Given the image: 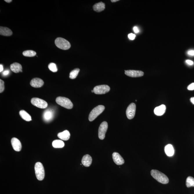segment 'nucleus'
Listing matches in <instances>:
<instances>
[{
    "label": "nucleus",
    "mask_w": 194,
    "mask_h": 194,
    "mask_svg": "<svg viewBox=\"0 0 194 194\" xmlns=\"http://www.w3.org/2000/svg\"><path fill=\"white\" fill-rule=\"evenodd\" d=\"M151 174L152 176L159 183L163 184H167L169 183V179L166 175L157 170H151Z\"/></svg>",
    "instance_id": "1"
},
{
    "label": "nucleus",
    "mask_w": 194,
    "mask_h": 194,
    "mask_svg": "<svg viewBox=\"0 0 194 194\" xmlns=\"http://www.w3.org/2000/svg\"><path fill=\"white\" fill-rule=\"evenodd\" d=\"M56 103L66 109H72L73 107V104L71 101L67 98L59 97L56 99Z\"/></svg>",
    "instance_id": "2"
},
{
    "label": "nucleus",
    "mask_w": 194,
    "mask_h": 194,
    "mask_svg": "<svg viewBox=\"0 0 194 194\" xmlns=\"http://www.w3.org/2000/svg\"><path fill=\"white\" fill-rule=\"evenodd\" d=\"M105 109L104 106L99 105L94 108L90 112L88 119L90 122L94 121L97 117L103 112Z\"/></svg>",
    "instance_id": "3"
},
{
    "label": "nucleus",
    "mask_w": 194,
    "mask_h": 194,
    "mask_svg": "<svg viewBox=\"0 0 194 194\" xmlns=\"http://www.w3.org/2000/svg\"><path fill=\"white\" fill-rule=\"evenodd\" d=\"M35 171L36 177L39 180H43L45 177V171L43 164L40 162H37L35 165Z\"/></svg>",
    "instance_id": "4"
},
{
    "label": "nucleus",
    "mask_w": 194,
    "mask_h": 194,
    "mask_svg": "<svg viewBox=\"0 0 194 194\" xmlns=\"http://www.w3.org/2000/svg\"><path fill=\"white\" fill-rule=\"evenodd\" d=\"M55 43L57 47L64 50H67L71 47V45L68 41L61 37L57 38L55 40Z\"/></svg>",
    "instance_id": "5"
},
{
    "label": "nucleus",
    "mask_w": 194,
    "mask_h": 194,
    "mask_svg": "<svg viewBox=\"0 0 194 194\" xmlns=\"http://www.w3.org/2000/svg\"><path fill=\"white\" fill-rule=\"evenodd\" d=\"M31 103L34 106L40 109H45L48 106L47 102L43 99L38 98H33L31 99Z\"/></svg>",
    "instance_id": "6"
},
{
    "label": "nucleus",
    "mask_w": 194,
    "mask_h": 194,
    "mask_svg": "<svg viewBox=\"0 0 194 194\" xmlns=\"http://www.w3.org/2000/svg\"><path fill=\"white\" fill-rule=\"evenodd\" d=\"M110 90V88L107 85H101L97 86L94 88L93 91L95 94L97 95H101L106 94L109 92Z\"/></svg>",
    "instance_id": "7"
},
{
    "label": "nucleus",
    "mask_w": 194,
    "mask_h": 194,
    "mask_svg": "<svg viewBox=\"0 0 194 194\" xmlns=\"http://www.w3.org/2000/svg\"><path fill=\"white\" fill-rule=\"evenodd\" d=\"M108 128V124L106 122H103L101 124L99 127L98 136L99 139L103 140L104 139L105 134Z\"/></svg>",
    "instance_id": "8"
},
{
    "label": "nucleus",
    "mask_w": 194,
    "mask_h": 194,
    "mask_svg": "<svg viewBox=\"0 0 194 194\" xmlns=\"http://www.w3.org/2000/svg\"><path fill=\"white\" fill-rule=\"evenodd\" d=\"M136 110V105L135 103H132L129 105L126 112V115L128 119H132L134 117Z\"/></svg>",
    "instance_id": "9"
},
{
    "label": "nucleus",
    "mask_w": 194,
    "mask_h": 194,
    "mask_svg": "<svg viewBox=\"0 0 194 194\" xmlns=\"http://www.w3.org/2000/svg\"><path fill=\"white\" fill-rule=\"evenodd\" d=\"M125 74L127 76L131 77H141L144 75V73L142 71L133 70H125Z\"/></svg>",
    "instance_id": "10"
},
{
    "label": "nucleus",
    "mask_w": 194,
    "mask_h": 194,
    "mask_svg": "<svg viewBox=\"0 0 194 194\" xmlns=\"http://www.w3.org/2000/svg\"><path fill=\"white\" fill-rule=\"evenodd\" d=\"M11 144L13 149L16 151H20L21 150V144L19 139L16 138H13L11 139Z\"/></svg>",
    "instance_id": "11"
},
{
    "label": "nucleus",
    "mask_w": 194,
    "mask_h": 194,
    "mask_svg": "<svg viewBox=\"0 0 194 194\" xmlns=\"http://www.w3.org/2000/svg\"><path fill=\"white\" fill-rule=\"evenodd\" d=\"M112 157L114 162L117 165H123L124 163V159L118 153H114L112 155Z\"/></svg>",
    "instance_id": "12"
},
{
    "label": "nucleus",
    "mask_w": 194,
    "mask_h": 194,
    "mask_svg": "<svg viewBox=\"0 0 194 194\" xmlns=\"http://www.w3.org/2000/svg\"><path fill=\"white\" fill-rule=\"evenodd\" d=\"M44 84V82L42 79L39 78H36L32 79L30 82L31 86L35 88H40Z\"/></svg>",
    "instance_id": "13"
},
{
    "label": "nucleus",
    "mask_w": 194,
    "mask_h": 194,
    "mask_svg": "<svg viewBox=\"0 0 194 194\" xmlns=\"http://www.w3.org/2000/svg\"><path fill=\"white\" fill-rule=\"evenodd\" d=\"M92 162V158L89 155H86L82 157V163L85 167H89Z\"/></svg>",
    "instance_id": "14"
},
{
    "label": "nucleus",
    "mask_w": 194,
    "mask_h": 194,
    "mask_svg": "<svg viewBox=\"0 0 194 194\" xmlns=\"http://www.w3.org/2000/svg\"><path fill=\"white\" fill-rule=\"evenodd\" d=\"M54 117L53 111L51 110L48 109L44 112L43 114V118L46 122L50 121Z\"/></svg>",
    "instance_id": "15"
},
{
    "label": "nucleus",
    "mask_w": 194,
    "mask_h": 194,
    "mask_svg": "<svg viewBox=\"0 0 194 194\" xmlns=\"http://www.w3.org/2000/svg\"><path fill=\"white\" fill-rule=\"evenodd\" d=\"M166 106L164 105H162L155 108L154 113L157 116H161L164 114L166 111Z\"/></svg>",
    "instance_id": "16"
},
{
    "label": "nucleus",
    "mask_w": 194,
    "mask_h": 194,
    "mask_svg": "<svg viewBox=\"0 0 194 194\" xmlns=\"http://www.w3.org/2000/svg\"><path fill=\"white\" fill-rule=\"evenodd\" d=\"M10 69L14 73H18L22 72V66L18 63H14L10 66Z\"/></svg>",
    "instance_id": "17"
},
{
    "label": "nucleus",
    "mask_w": 194,
    "mask_h": 194,
    "mask_svg": "<svg viewBox=\"0 0 194 194\" xmlns=\"http://www.w3.org/2000/svg\"><path fill=\"white\" fill-rule=\"evenodd\" d=\"M58 137L60 139L63 140L67 141L70 139V133L68 130H65L63 132H60L58 134Z\"/></svg>",
    "instance_id": "18"
},
{
    "label": "nucleus",
    "mask_w": 194,
    "mask_h": 194,
    "mask_svg": "<svg viewBox=\"0 0 194 194\" xmlns=\"http://www.w3.org/2000/svg\"><path fill=\"white\" fill-rule=\"evenodd\" d=\"M0 34L4 36H10L12 34L11 30L7 27H0Z\"/></svg>",
    "instance_id": "19"
},
{
    "label": "nucleus",
    "mask_w": 194,
    "mask_h": 194,
    "mask_svg": "<svg viewBox=\"0 0 194 194\" xmlns=\"http://www.w3.org/2000/svg\"><path fill=\"white\" fill-rule=\"evenodd\" d=\"M93 8L94 11L99 12L103 11L105 10V4L102 2L97 3L93 6Z\"/></svg>",
    "instance_id": "20"
},
{
    "label": "nucleus",
    "mask_w": 194,
    "mask_h": 194,
    "mask_svg": "<svg viewBox=\"0 0 194 194\" xmlns=\"http://www.w3.org/2000/svg\"><path fill=\"white\" fill-rule=\"evenodd\" d=\"M165 154L168 156H172L174 154V150L173 146L171 144H168L165 147Z\"/></svg>",
    "instance_id": "21"
},
{
    "label": "nucleus",
    "mask_w": 194,
    "mask_h": 194,
    "mask_svg": "<svg viewBox=\"0 0 194 194\" xmlns=\"http://www.w3.org/2000/svg\"><path fill=\"white\" fill-rule=\"evenodd\" d=\"M19 114L21 118L26 121L29 122L32 120L31 116L25 110H21L19 111Z\"/></svg>",
    "instance_id": "22"
},
{
    "label": "nucleus",
    "mask_w": 194,
    "mask_h": 194,
    "mask_svg": "<svg viewBox=\"0 0 194 194\" xmlns=\"http://www.w3.org/2000/svg\"><path fill=\"white\" fill-rule=\"evenodd\" d=\"M52 145L55 148H61L64 147V143L61 140H55L52 143Z\"/></svg>",
    "instance_id": "23"
},
{
    "label": "nucleus",
    "mask_w": 194,
    "mask_h": 194,
    "mask_svg": "<svg viewBox=\"0 0 194 194\" xmlns=\"http://www.w3.org/2000/svg\"><path fill=\"white\" fill-rule=\"evenodd\" d=\"M186 186L188 188L194 186V178L193 177L189 176L186 178Z\"/></svg>",
    "instance_id": "24"
},
{
    "label": "nucleus",
    "mask_w": 194,
    "mask_h": 194,
    "mask_svg": "<svg viewBox=\"0 0 194 194\" xmlns=\"http://www.w3.org/2000/svg\"><path fill=\"white\" fill-rule=\"evenodd\" d=\"M79 71H80V70L79 68L75 69V70H72L70 73V79H76L77 75L79 74Z\"/></svg>",
    "instance_id": "25"
},
{
    "label": "nucleus",
    "mask_w": 194,
    "mask_h": 194,
    "mask_svg": "<svg viewBox=\"0 0 194 194\" xmlns=\"http://www.w3.org/2000/svg\"><path fill=\"white\" fill-rule=\"evenodd\" d=\"M36 55V52L32 50H26L23 52V55L26 57H33L35 56Z\"/></svg>",
    "instance_id": "26"
},
{
    "label": "nucleus",
    "mask_w": 194,
    "mask_h": 194,
    "mask_svg": "<svg viewBox=\"0 0 194 194\" xmlns=\"http://www.w3.org/2000/svg\"><path fill=\"white\" fill-rule=\"evenodd\" d=\"M48 68L49 70L53 72H56L58 71L56 65L55 63H51L50 64L48 65Z\"/></svg>",
    "instance_id": "27"
},
{
    "label": "nucleus",
    "mask_w": 194,
    "mask_h": 194,
    "mask_svg": "<svg viewBox=\"0 0 194 194\" xmlns=\"http://www.w3.org/2000/svg\"><path fill=\"white\" fill-rule=\"evenodd\" d=\"M4 82L3 81L0 79V93H2L4 90Z\"/></svg>",
    "instance_id": "28"
},
{
    "label": "nucleus",
    "mask_w": 194,
    "mask_h": 194,
    "mask_svg": "<svg viewBox=\"0 0 194 194\" xmlns=\"http://www.w3.org/2000/svg\"><path fill=\"white\" fill-rule=\"evenodd\" d=\"M128 38L131 40H133L135 39V37H136V35L135 34L130 33L128 35Z\"/></svg>",
    "instance_id": "29"
},
{
    "label": "nucleus",
    "mask_w": 194,
    "mask_h": 194,
    "mask_svg": "<svg viewBox=\"0 0 194 194\" xmlns=\"http://www.w3.org/2000/svg\"><path fill=\"white\" fill-rule=\"evenodd\" d=\"M188 89L189 90H194V83H193L188 86Z\"/></svg>",
    "instance_id": "30"
},
{
    "label": "nucleus",
    "mask_w": 194,
    "mask_h": 194,
    "mask_svg": "<svg viewBox=\"0 0 194 194\" xmlns=\"http://www.w3.org/2000/svg\"><path fill=\"white\" fill-rule=\"evenodd\" d=\"M186 62L188 64L190 65H192L193 64V62L191 60H187L186 61Z\"/></svg>",
    "instance_id": "31"
},
{
    "label": "nucleus",
    "mask_w": 194,
    "mask_h": 194,
    "mask_svg": "<svg viewBox=\"0 0 194 194\" xmlns=\"http://www.w3.org/2000/svg\"><path fill=\"white\" fill-rule=\"evenodd\" d=\"M188 54L189 55L194 56V50H190L188 52Z\"/></svg>",
    "instance_id": "32"
},
{
    "label": "nucleus",
    "mask_w": 194,
    "mask_h": 194,
    "mask_svg": "<svg viewBox=\"0 0 194 194\" xmlns=\"http://www.w3.org/2000/svg\"><path fill=\"white\" fill-rule=\"evenodd\" d=\"M133 30L134 32L136 33H137L139 32V30H138L137 27H134Z\"/></svg>",
    "instance_id": "33"
},
{
    "label": "nucleus",
    "mask_w": 194,
    "mask_h": 194,
    "mask_svg": "<svg viewBox=\"0 0 194 194\" xmlns=\"http://www.w3.org/2000/svg\"><path fill=\"white\" fill-rule=\"evenodd\" d=\"M9 73H10V71L8 70H6L3 73V75L5 76H7L9 74Z\"/></svg>",
    "instance_id": "34"
},
{
    "label": "nucleus",
    "mask_w": 194,
    "mask_h": 194,
    "mask_svg": "<svg viewBox=\"0 0 194 194\" xmlns=\"http://www.w3.org/2000/svg\"><path fill=\"white\" fill-rule=\"evenodd\" d=\"M3 67L2 65L1 64L0 65V72H1L3 71Z\"/></svg>",
    "instance_id": "35"
},
{
    "label": "nucleus",
    "mask_w": 194,
    "mask_h": 194,
    "mask_svg": "<svg viewBox=\"0 0 194 194\" xmlns=\"http://www.w3.org/2000/svg\"><path fill=\"white\" fill-rule=\"evenodd\" d=\"M190 101H191V103L194 105V97L191 98Z\"/></svg>",
    "instance_id": "36"
},
{
    "label": "nucleus",
    "mask_w": 194,
    "mask_h": 194,
    "mask_svg": "<svg viewBox=\"0 0 194 194\" xmlns=\"http://www.w3.org/2000/svg\"><path fill=\"white\" fill-rule=\"evenodd\" d=\"M6 1V2L7 3H9L11 2L12 1V0H5V1Z\"/></svg>",
    "instance_id": "37"
},
{
    "label": "nucleus",
    "mask_w": 194,
    "mask_h": 194,
    "mask_svg": "<svg viewBox=\"0 0 194 194\" xmlns=\"http://www.w3.org/2000/svg\"><path fill=\"white\" fill-rule=\"evenodd\" d=\"M119 1V0H112V1H112V2H116V1Z\"/></svg>",
    "instance_id": "38"
},
{
    "label": "nucleus",
    "mask_w": 194,
    "mask_h": 194,
    "mask_svg": "<svg viewBox=\"0 0 194 194\" xmlns=\"http://www.w3.org/2000/svg\"><path fill=\"white\" fill-rule=\"evenodd\" d=\"M91 92H92V93H94V91H93V90H92Z\"/></svg>",
    "instance_id": "39"
}]
</instances>
